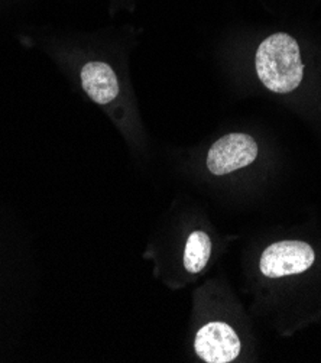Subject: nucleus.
<instances>
[{
  "label": "nucleus",
  "instance_id": "nucleus-3",
  "mask_svg": "<svg viewBox=\"0 0 321 363\" xmlns=\"http://www.w3.org/2000/svg\"><path fill=\"white\" fill-rule=\"evenodd\" d=\"M258 157L257 140L246 133H229L211 145L207 168L214 175H226L251 165Z\"/></svg>",
  "mask_w": 321,
  "mask_h": 363
},
{
  "label": "nucleus",
  "instance_id": "nucleus-2",
  "mask_svg": "<svg viewBox=\"0 0 321 363\" xmlns=\"http://www.w3.org/2000/svg\"><path fill=\"white\" fill-rule=\"evenodd\" d=\"M312 247L300 240H283L268 246L259 262L261 272L268 278H282L305 272L314 264Z\"/></svg>",
  "mask_w": 321,
  "mask_h": 363
},
{
  "label": "nucleus",
  "instance_id": "nucleus-1",
  "mask_svg": "<svg viewBox=\"0 0 321 363\" xmlns=\"http://www.w3.org/2000/svg\"><path fill=\"white\" fill-rule=\"evenodd\" d=\"M255 65L261 83L276 94L294 91L304 77L300 45L285 32L272 33L261 43Z\"/></svg>",
  "mask_w": 321,
  "mask_h": 363
},
{
  "label": "nucleus",
  "instance_id": "nucleus-5",
  "mask_svg": "<svg viewBox=\"0 0 321 363\" xmlns=\"http://www.w3.org/2000/svg\"><path fill=\"white\" fill-rule=\"evenodd\" d=\"M81 84L97 104H109L119 94V82L113 68L101 61H90L81 68Z\"/></svg>",
  "mask_w": 321,
  "mask_h": 363
},
{
  "label": "nucleus",
  "instance_id": "nucleus-4",
  "mask_svg": "<svg viewBox=\"0 0 321 363\" xmlns=\"http://www.w3.org/2000/svg\"><path fill=\"white\" fill-rule=\"evenodd\" d=\"M194 349L207 363L233 362L242 349L236 332L226 323H208L197 332Z\"/></svg>",
  "mask_w": 321,
  "mask_h": 363
},
{
  "label": "nucleus",
  "instance_id": "nucleus-6",
  "mask_svg": "<svg viewBox=\"0 0 321 363\" xmlns=\"http://www.w3.org/2000/svg\"><path fill=\"white\" fill-rule=\"evenodd\" d=\"M211 253V242L207 233L193 232L186 245L184 252V268L190 274H198L204 269Z\"/></svg>",
  "mask_w": 321,
  "mask_h": 363
}]
</instances>
